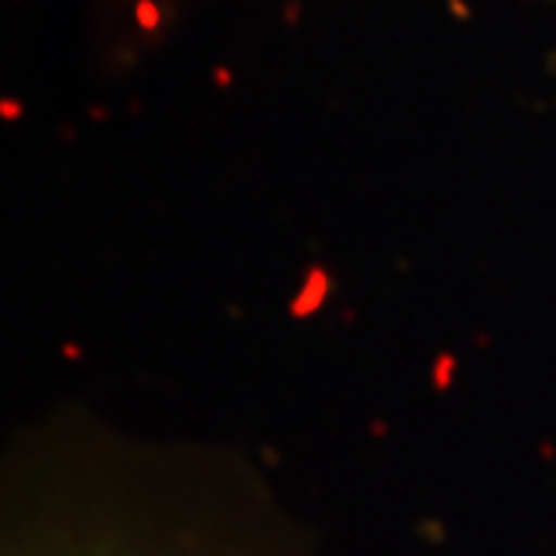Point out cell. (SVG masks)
Wrapping results in <instances>:
<instances>
[{"instance_id": "obj_1", "label": "cell", "mask_w": 556, "mask_h": 556, "mask_svg": "<svg viewBox=\"0 0 556 556\" xmlns=\"http://www.w3.org/2000/svg\"><path fill=\"white\" fill-rule=\"evenodd\" d=\"M15 556H188L181 546H166V542H144L135 535H76L70 542H40L37 549H18Z\"/></svg>"}]
</instances>
